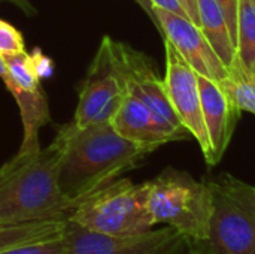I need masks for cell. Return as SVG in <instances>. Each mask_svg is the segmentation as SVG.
<instances>
[{"instance_id": "1", "label": "cell", "mask_w": 255, "mask_h": 254, "mask_svg": "<svg viewBox=\"0 0 255 254\" xmlns=\"http://www.w3.org/2000/svg\"><path fill=\"white\" fill-rule=\"evenodd\" d=\"M64 150L58 166V187L75 207L85 196L134 169L154 150L121 136L111 121L85 127L73 121L61 126Z\"/></svg>"}, {"instance_id": "2", "label": "cell", "mask_w": 255, "mask_h": 254, "mask_svg": "<svg viewBox=\"0 0 255 254\" xmlns=\"http://www.w3.org/2000/svg\"><path fill=\"white\" fill-rule=\"evenodd\" d=\"M64 150L57 130L46 148L21 153L0 166V226L43 220H67L73 205L58 187Z\"/></svg>"}, {"instance_id": "3", "label": "cell", "mask_w": 255, "mask_h": 254, "mask_svg": "<svg viewBox=\"0 0 255 254\" xmlns=\"http://www.w3.org/2000/svg\"><path fill=\"white\" fill-rule=\"evenodd\" d=\"M211 190L208 238L193 241V254H255V187L230 174L205 178Z\"/></svg>"}, {"instance_id": "4", "label": "cell", "mask_w": 255, "mask_h": 254, "mask_svg": "<svg viewBox=\"0 0 255 254\" xmlns=\"http://www.w3.org/2000/svg\"><path fill=\"white\" fill-rule=\"evenodd\" d=\"M149 183L117 178L79 201L67 220L85 231L108 237H131L154 229L148 208Z\"/></svg>"}, {"instance_id": "5", "label": "cell", "mask_w": 255, "mask_h": 254, "mask_svg": "<svg viewBox=\"0 0 255 254\" xmlns=\"http://www.w3.org/2000/svg\"><path fill=\"white\" fill-rule=\"evenodd\" d=\"M148 183V208L155 225L164 223L191 243L208 238L212 201L205 180L167 168Z\"/></svg>"}, {"instance_id": "6", "label": "cell", "mask_w": 255, "mask_h": 254, "mask_svg": "<svg viewBox=\"0 0 255 254\" xmlns=\"http://www.w3.org/2000/svg\"><path fill=\"white\" fill-rule=\"evenodd\" d=\"M127 94L124 78L117 60L115 40L103 36L96 55L79 87V99L73 123L85 127L93 123L111 121Z\"/></svg>"}, {"instance_id": "7", "label": "cell", "mask_w": 255, "mask_h": 254, "mask_svg": "<svg viewBox=\"0 0 255 254\" xmlns=\"http://www.w3.org/2000/svg\"><path fill=\"white\" fill-rule=\"evenodd\" d=\"M64 254H193L191 241L170 226L131 237H108L66 222Z\"/></svg>"}, {"instance_id": "8", "label": "cell", "mask_w": 255, "mask_h": 254, "mask_svg": "<svg viewBox=\"0 0 255 254\" xmlns=\"http://www.w3.org/2000/svg\"><path fill=\"white\" fill-rule=\"evenodd\" d=\"M166 49V75L164 88L167 99L179 118L181 124L200 145L205 159L211 154L209 136L203 121L200 90L197 82V73L181 57L176 48L164 39Z\"/></svg>"}, {"instance_id": "9", "label": "cell", "mask_w": 255, "mask_h": 254, "mask_svg": "<svg viewBox=\"0 0 255 254\" xmlns=\"http://www.w3.org/2000/svg\"><path fill=\"white\" fill-rule=\"evenodd\" d=\"M157 28L166 40H169L191 69L202 76L220 82L229 75L227 66L218 57L202 28L187 16H181L170 10L155 7Z\"/></svg>"}, {"instance_id": "10", "label": "cell", "mask_w": 255, "mask_h": 254, "mask_svg": "<svg viewBox=\"0 0 255 254\" xmlns=\"http://www.w3.org/2000/svg\"><path fill=\"white\" fill-rule=\"evenodd\" d=\"M115 52L127 93L143 102L158 118L178 129H185L167 99L164 81L157 75L151 58L130 45L117 40Z\"/></svg>"}, {"instance_id": "11", "label": "cell", "mask_w": 255, "mask_h": 254, "mask_svg": "<svg viewBox=\"0 0 255 254\" xmlns=\"http://www.w3.org/2000/svg\"><path fill=\"white\" fill-rule=\"evenodd\" d=\"M111 124L126 139L152 150H157L167 142L188 138V130L178 129L158 118L143 102L128 93L124 96Z\"/></svg>"}, {"instance_id": "12", "label": "cell", "mask_w": 255, "mask_h": 254, "mask_svg": "<svg viewBox=\"0 0 255 254\" xmlns=\"http://www.w3.org/2000/svg\"><path fill=\"white\" fill-rule=\"evenodd\" d=\"M197 82L200 90L203 121L211 144V154L206 163L209 166H215L221 162L230 145L241 109L232 103L218 82L202 75H197Z\"/></svg>"}, {"instance_id": "13", "label": "cell", "mask_w": 255, "mask_h": 254, "mask_svg": "<svg viewBox=\"0 0 255 254\" xmlns=\"http://www.w3.org/2000/svg\"><path fill=\"white\" fill-rule=\"evenodd\" d=\"M0 79L6 85L7 91L15 97L21 120H22V142L18 151L27 153L39 150V130L51 121L49 106L45 93L40 94H28L22 91L12 79L7 66L0 55Z\"/></svg>"}, {"instance_id": "14", "label": "cell", "mask_w": 255, "mask_h": 254, "mask_svg": "<svg viewBox=\"0 0 255 254\" xmlns=\"http://www.w3.org/2000/svg\"><path fill=\"white\" fill-rule=\"evenodd\" d=\"M199 7V27L203 34L223 60V63L229 67L233 58L238 54V49L233 43L226 16L215 0H197Z\"/></svg>"}, {"instance_id": "15", "label": "cell", "mask_w": 255, "mask_h": 254, "mask_svg": "<svg viewBox=\"0 0 255 254\" xmlns=\"http://www.w3.org/2000/svg\"><path fill=\"white\" fill-rule=\"evenodd\" d=\"M229 75L218 84L232 103L241 109L255 114V72H253L236 54L227 67Z\"/></svg>"}, {"instance_id": "16", "label": "cell", "mask_w": 255, "mask_h": 254, "mask_svg": "<svg viewBox=\"0 0 255 254\" xmlns=\"http://www.w3.org/2000/svg\"><path fill=\"white\" fill-rule=\"evenodd\" d=\"M67 220H43L13 226H0V252L21 244L58 238Z\"/></svg>"}, {"instance_id": "17", "label": "cell", "mask_w": 255, "mask_h": 254, "mask_svg": "<svg viewBox=\"0 0 255 254\" xmlns=\"http://www.w3.org/2000/svg\"><path fill=\"white\" fill-rule=\"evenodd\" d=\"M236 49L239 58L255 72V0H239Z\"/></svg>"}, {"instance_id": "18", "label": "cell", "mask_w": 255, "mask_h": 254, "mask_svg": "<svg viewBox=\"0 0 255 254\" xmlns=\"http://www.w3.org/2000/svg\"><path fill=\"white\" fill-rule=\"evenodd\" d=\"M25 51L22 34L7 21L0 19V55L10 57Z\"/></svg>"}, {"instance_id": "19", "label": "cell", "mask_w": 255, "mask_h": 254, "mask_svg": "<svg viewBox=\"0 0 255 254\" xmlns=\"http://www.w3.org/2000/svg\"><path fill=\"white\" fill-rule=\"evenodd\" d=\"M0 254H64V240L61 235L52 240L21 244L16 247L6 249L0 252Z\"/></svg>"}, {"instance_id": "20", "label": "cell", "mask_w": 255, "mask_h": 254, "mask_svg": "<svg viewBox=\"0 0 255 254\" xmlns=\"http://www.w3.org/2000/svg\"><path fill=\"white\" fill-rule=\"evenodd\" d=\"M30 58H31V66L39 79L52 78V75L55 72V64L51 57L43 54V51L40 48H34L33 52L30 54Z\"/></svg>"}, {"instance_id": "21", "label": "cell", "mask_w": 255, "mask_h": 254, "mask_svg": "<svg viewBox=\"0 0 255 254\" xmlns=\"http://www.w3.org/2000/svg\"><path fill=\"white\" fill-rule=\"evenodd\" d=\"M224 16H226V21H227V25H229V30H230V34H232V39H233V43L236 46V39H238V9H239V0H215Z\"/></svg>"}, {"instance_id": "22", "label": "cell", "mask_w": 255, "mask_h": 254, "mask_svg": "<svg viewBox=\"0 0 255 254\" xmlns=\"http://www.w3.org/2000/svg\"><path fill=\"white\" fill-rule=\"evenodd\" d=\"M152 7H161V9H166V10H170L173 13H178L181 16H187V12L184 10L182 4L179 3V0H149ZM188 18V16H187ZM190 19V18H188Z\"/></svg>"}, {"instance_id": "23", "label": "cell", "mask_w": 255, "mask_h": 254, "mask_svg": "<svg viewBox=\"0 0 255 254\" xmlns=\"http://www.w3.org/2000/svg\"><path fill=\"white\" fill-rule=\"evenodd\" d=\"M182 4L184 10L187 12V16L199 25V7H197V0H179Z\"/></svg>"}, {"instance_id": "24", "label": "cell", "mask_w": 255, "mask_h": 254, "mask_svg": "<svg viewBox=\"0 0 255 254\" xmlns=\"http://www.w3.org/2000/svg\"><path fill=\"white\" fill-rule=\"evenodd\" d=\"M0 1H6V3H10L13 6H16L18 9H21L25 15L31 16L34 13H37V9L31 4L30 0H0Z\"/></svg>"}, {"instance_id": "25", "label": "cell", "mask_w": 255, "mask_h": 254, "mask_svg": "<svg viewBox=\"0 0 255 254\" xmlns=\"http://www.w3.org/2000/svg\"><path fill=\"white\" fill-rule=\"evenodd\" d=\"M145 12H146V15L151 18V21L155 24V27H157V18H155V15H154V7H152V4H151V1L149 0H134Z\"/></svg>"}]
</instances>
